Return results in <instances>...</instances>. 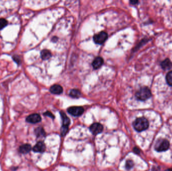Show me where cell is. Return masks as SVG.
<instances>
[{"label":"cell","instance_id":"6da1fadb","mask_svg":"<svg viewBox=\"0 0 172 171\" xmlns=\"http://www.w3.org/2000/svg\"><path fill=\"white\" fill-rule=\"evenodd\" d=\"M133 126L137 132H141L148 129L149 123L146 118L142 117L136 118L133 123Z\"/></svg>","mask_w":172,"mask_h":171},{"label":"cell","instance_id":"7a4b0ae2","mask_svg":"<svg viewBox=\"0 0 172 171\" xmlns=\"http://www.w3.org/2000/svg\"><path fill=\"white\" fill-rule=\"evenodd\" d=\"M151 90L146 87H142L136 93V97L138 100L145 101L152 96Z\"/></svg>","mask_w":172,"mask_h":171},{"label":"cell","instance_id":"3957f363","mask_svg":"<svg viewBox=\"0 0 172 171\" xmlns=\"http://www.w3.org/2000/svg\"><path fill=\"white\" fill-rule=\"evenodd\" d=\"M170 142L167 139H160L156 142L155 149L158 152L166 151L169 148Z\"/></svg>","mask_w":172,"mask_h":171},{"label":"cell","instance_id":"277c9868","mask_svg":"<svg viewBox=\"0 0 172 171\" xmlns=\"http://www.w3.org/2000/svg\"><path fill=\"white\" fill-rule=\"evenodd\" d=\"M67 111L69 114L74 117H79L84 113V108L81 106H73L69 108Z\"/></svg>","mask_w":172,"mask_h":171},{"label":"cell","instance_id":"5b68a950","mask_svg":"<svg viewBox=\"0 0 172 171\" xmlns=\"http://www.w3.org/2000/svg\"><path fill=\"white\" fill-rule=\"evenodd\" d=\"M108 38V34L105 32H101L95 35L94 41L98 44H102L105 42Z\"/></svg>","mask_w":172,"mask_h":171},{"label":"cell","instance_id":"8992f818","mask_svg":"<svg viewBox=\"0 0 172 171\" xmlns=\"http://www.w3.org/2000/svg\"><path fill=\"white\" fill-rule=\"evenodd\" d=\"M90 130L93 135H97L102 133L103 130V127L102 124L99 123H94L91 126Z\"/></svg>","mask_w":172,"mask_h":171},{"label":"cell","instance_id":"52a82bcc","mask_svg":"<svg viewBox=\"0 0 172 171\" xmlns=\"http://www.w3.org/2000/svg\"><path fill=\"white\" fill-rule=\"evenodd\" d=\"M41 117L39 115L37 114H34L29 115L26 118V121L28 123H31V124H36L41 121Z\"/></svg>","mask_w":172,"mask_h":171},{"label":"cell","instance_id":"ba28073f","mask_svg":"<svg viewBox=\"0 0 172 171\" xmlns=\"http://www.w3.org/2000/svg\"><path fill=\"white\" fill-rule=\"evenodd\" d=\"M45 145L42 142H37L33 147V150L36 153H43L45 150Z\"/></svg>","mask_w":172,"mask_h":171},{"label":"cell","instance_id":"9c48e42d","mask_svg":"<svg viewBox=\"0 0 172 171\" xmlns=\"http://www.w3.org/2000/svg\"><path fill=\"white\" fill-rule=\"evenodd\" d=\"M161 66L164 70H168L172 68V62L169 58H166L161 63Z\"/></svg>","mask_w":172,"mask_h":171},{"label":"cell","instance_id":"30bf717a","mask_svg":"<svg viewBox=\"0 0 172 171\" xmlns=\"http://www.w3.org/2000/svg\"><path fill=\"white\" fill-rule=\"evenodd\" d=\"M50 91L53 94H61L63 93V88L60 85H54L50 87Z\"/></svg>","mask_w":172,"mask_h":171},{"label":"cell","instance_id":"8fae6325","mask_svg":"<svg viewBox=\"0 0 172 171\" xmlns=\"http://www.w3.org/2000/svg\"><path fill=\"white\" fill-rule=\"evenodd\" d=\"M103 64V59H102V58L100 57H98L95 59L93 61L92 65H93V68L97 69L100 68Z\"/></svg>","mask_w":172,"mask_h":171},{"label":"cell","instance_id":"7c38bea8","mask_svg":"<svg viewBox=\"0 0 172 171\" xmlns=\"http://www.w3.org/2000/svg\"><path fill=\"white\" fill-rule=\"evenodd\" d=\"M31 150V146L29 144H24L19 147V151L24 154H26L29 153Z\"/></svg>","mask_w":172,"mask_h":171},{"label":"cell","instance_id":"4fadbf2b","mask_svg":"<svg viewBox=\"0 0 172 171\" xmlns=\"http://www.w3.org/2000/svg\"><path fill=\"white\" fill-rule=\"evenodd\" d=\"M61 115L63 119V127H67L70 124V120L69 118L67 116L66 114L63 111L61 112Z\"/></svg>","mask_w":172,"mask_h":171},{"label":"cell","instance_id":"5bb4252c","mask_svg":"<svg viewBox=\"0 0 172 171\" xmlns=\"http://www.w3.org/2000/svg\"><path fill=\"white\" fill-rule=\"evenodd\" d=\"M41 58L43 60H46L51 57L52 56V54L50 53V51H49L48 50H43L41 51Z\"/></svg>","mask_w":172,"mask_h":171},{"label":"cell","instance_id":"9a60e30c","mask_svg":"<svg viewBox=\"0 0 172 171\" xmlns=\"http://www.w3.org/2000/svg\"><path fill=\"white\" fill-rule=\"evenodd\" d=\"M35 133L37 137L44 136L45 135V133L42 127H38L35 130Z\"/></svg>","mask_w":172,"mask_h":171},{"label":"cell","instance_id":"2e32d148","mask_svg":"<svg viewBox=\"0 0 172 171\" xmlns=\"http://www.w3.org/2000/svg\"><path fill=\"white\" fill-rule=\"evenodd\" d=\"M166 80L167 84L172 87V70L169 72L166 75Z\"/></svg>","mask_w":172,"mask_h":171},{"label":"cell","instance_id":"e0dca14e","mask_svg":"<svg viewBox=\"0 0 172 171\" xmlns=\"http://www.w3.org/2000/svg\"><path fill=\"white\" fill-rule=\"evenodd\" d=\"M81 92L77 90H72L70 93V96L73 98H78L81 96Z\"/></svg>","mask_w":172,"mask_h":171},{"label":"cell","instance_id":"ac0fdd59","mask_svg":"<svg viewBox=\"0 0 172 171\" xmlns=\"http://www.w3.org/2000/svg\"><path fill=\"white\" fill-rule=\"evenodd\" d=\"M7 24L8 22L5 19L3 18L0 19V30L5 27L7 25Z\"/></svg>","mask_w":172,"mask_h":171},{"label":"cell","instance_id":"d6986e66","mask_svg":"<svg viewBox=\"0 0 172 171\" xmlns=\"http://www.w3.org/2000/svg\"><path fill=\"white\" fill-rule=\"evenodd\" d=\"M133 165H134V163H133V162L132 160H128L126 163L125 166H126V168H127V169H130L133 168Z\"/></svg>","mask_w":172,"mask_h":171},{"label":"cell","instance_id":"ffe728a7","mask_svg":"<svg viewBox=\"0 0 172 171\" xmlns=\"http://www.w3.org/2000/svg\"><path fill=\"white\" fill-rule=\"evenodd\" d=\"M69 130V127H63L61 128V135L62 136H64L67 134Z\"/></svg>","mask_w":172,"mask_h":171},{"label":"cell","instance_id":"44dd1931","mask_svg":"<svg viewBox=\"0 0 172 171\" xmlns=\"http://www.w3.org/2000/svg\"><path fill=\"white\" fill-rule=\"evenodd\" d=\"M44 115H46V116H48V117H50L51 118H55V117L54 115H52V114L50 112H49V111H47L45 113H44Z\"/></svg>","mask_w":172,"mask_h":171},{"label":"cell","instance_id":"7402d4cb","mask_svg":"<svg viewBox=\"0 0 172 171\" xmlns=\"http://www.w3.org/2000/svg\"><path fill=\"white\" fill-rule=\"evenodd\" d=\"M14 60L16 62H17V63H20V58H19V57H18V56H15L14 57Z\"/></svg>","mask_w":172,"mask_h":171},{"label":"cell","instance_id":"603a6c76","mask_svg":"<svg viewBox=\"0 0 172 171\" xmlns=\"http://www.w3.org/2000/svg\"><path fill=\"white\" fill-rule=\"evenodd\" d=\"M133 151L134 153H136V154H139L140 153V150L139 148H137V147H135L134 148H133Z\"/></svg>","mask_w":172,"mask_h":171},{"label":"cell","instance_id":"cb8c5ba5","mask_svg":"<svg viewBox=\"0 0 172 171\" xmlns=\"http://www.w3.org/2000/svg\"><path fill=\"white\" fill-rule=\"evenodd\" d=\"M130 3L132 5H136V4L139 3V2L137 1H131L130 2Z\"/></svg>","mask_w":172,"mask_h":171},{"label":"cell","instance_id":"d4e9b609","mask_svg":"<svg viewBox=\"0 0 172 171\" xmlns=\"http://www.w3.org/2000/svg\"><path fill=\"white\" fill-rule=\"evenodd\" d=\"M165 171H172V168L171 169H166Z\"/></svg>","mask_w":172,"mask_h":171}]
</instances>
